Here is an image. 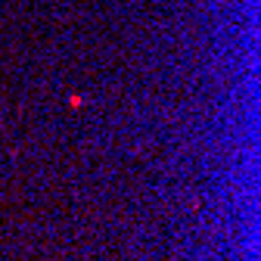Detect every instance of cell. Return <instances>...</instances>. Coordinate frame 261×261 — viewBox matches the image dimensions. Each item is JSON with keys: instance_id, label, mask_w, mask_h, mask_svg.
<instances>
[{"instance_id": "obj_1", "label": "cell", "mask_w": 261, "mask_h": 261, "mask_svg": "<svg viewBox=\"0 0 261 261\" xmlns=\"http://www.w3.org/2000/svg\"><path fill=\"white\" fill-rule=\"evenodd\" d=\"M69 106H72V109H78V106H81V97H78V94L69 97Z\"/></svg>"}]
</instances>
